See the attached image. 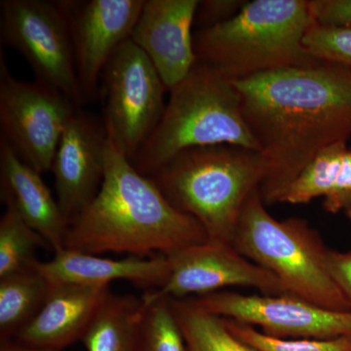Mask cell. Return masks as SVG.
<instances>
[{"label": "cell", "instance_id": "1", "mask_svg": "<svg viewBox=\"0 0 351 351\" xmlns=\"http://www.w3.org/2000/svg\"><path fill=\"white\" fill-rule=\"evenodd\" d=\"M232 82L265 163V205L322 149L351 137V69L313 60Z\"/></svg>", "mask_w": 351, "mask_h": 351}, {"label": "cell", "instance_id": "2", "mask_svg": "<svg viewBox=\"0 0 351 351\" xmlns=\"http://www.w3.org/2000/svg\"><path fill=\"white\" fill-rule=\"evenodd\" d=\"M207 240L200 223L177 209L108 138L100 191L69 225L66 249L145 258L168 256Z\"/></svg>", "mask_w": 351, "mask_h": 351}, {"label": "cell", "instance_id": "3", "mask_svg": "<svg viewBox=\"0 0 351 351\" xmlns=\"http://www.w3.org/2000/svg\"><path fill=\"white\" fill-rule=\"evenodd\" d=\"M313 22L308 0L247 1L232 19L193 34L196 58L230 82L308 63L304 38Z\"/></svg>", "mask_w": 351, "mask_h": 351}, {"label": "cell", "instance_id": "4", "mask_svg": "<svg viewBox=\"0 0 351 351\" xmlns=\"http://www.w3.org/2000/svg\"><path fill=\"white\" fill-rule=\"evenodd\" d=\"M263 175L260 152L218 145L180 152L147 177L200 223L209 241L232 244L244 203L260 189Z\"/></svg>", "mask_w": 351, "mask_h": 351}, {"label": "cell", "instance_id": "5", "mask_svg": "<svg viewBox=\"0 0 351 351\" xmlns=\"http://www.w3.org/2000/svg\"><path fill=\"white\" fill-rule=\"evenodd\" d=\"M169 93L162 119L132 161L141 174L152 175L193 147L232 145L258 152L237 87L218 71L197 62Z\"/></svg>", "mask_w": 351, "mask_h": 351}, {"label": "cell", "instance_id": "6", "mask_svg": "<svg viewBox=\"0 0 351 351\" xmlns=\"http://www.w3.org/2000/svg\"><path fill=\"white\" fill-rule=\"evenodd\" d=\"M232 245L244 257L269 270L289 294L335 311H351V304L332 278L328 248L304 219L278 221L265 207L260 189L247 198Z\"/></svg>", "mask_w": 351, "mask_h": 351}, {"label": "cell", "instance_id": "7", "mask_svg": "<svg viewBox=\"0 0 351 351\" xmlns=\"http://www.w3.org/2000/svg\"><path fill=\"white\" fill-rule=\"evenodd\" d=\"M166 92L151 60L131 38L104 69L101 119L108 138L131 162L162 119Z\"/></svg>", "mask_w": 351, "mask_h": 351}, {"label": "cell", "instance_id": "8", "mask_svg": "<svg viewBox=\"0 0 351 351\" xmlns=\"http://www.w3.org/2000/svg\"><path fill=\"white\" fill-rule=\"evenodd\" d=\"M1 38L25 58L36 80L59 90L78 108L84 98L68 17L60 1L2 0Z\"/></svg>", "mask_w": 351, "mask_h": 351}, {"label": "cell", "instance_id": "9", "mask_svg": "<svg viewBox=\"0 0 351 351\" xmlns=\"http://www.w3.org/2000/svg\"><path fill=\"white\" fill-rule=\"evenodd\" d=\"M77 108L66 95L49 85L14 77L1 57L0 138L41 174L52 169L58 145Z\"/></svg>", "mask_w": 351, "mask_h": 351}, {"label": "cell", "instance_id": "10", "mask_svg": "<svg viewBox=\"0 0 351 351\" xmlns=\"http://www.w3.org/2000/svg\"><path fill=\"white\" fill-rule=\"evenodd\" d=\"M208 313L262 328L281 339H335L351 336V311H335L293 294L242 295L219 291L193 298Z\"/></svg>", "mask_w": 351, "mask_h": 351}, {"label": "cell", "instance_id": "11", "mask_svg": "<svg viewBox=\"0 0 351 351\" xmlns=\"http://www.w3.org/2000/svg\"><path fill=\"white\" fill-rule=\"evenodd\" d=\"M167 258V281L162 287L143 295L144 306L165 298L199 297L232 286L256 288L267 295L287 293L274 274L244 257L230 243L207 240L176 251Z\"/></svg>", "mask_w": 351, "mask_h": 351}, {"label": "cell", "instance_id": "12", "mask_svg": "<svg viewBox=\"0 0 351 351\" xmlns=\"http://www.w3.org/2000/svg\"><path fill=\"white\" fill-rule=\"evenodd\" d=\"M60 2L68 17L83 98L96 100L104 69L115 51L131 38L145 0Z\"/></svg>", "mask_w": 351, "mask_h": 351}, {"label": "cell", "instance_id": "13", "mask_svg": "<svg viewBox=\"0 0 351 351\" xmlns=\"http://www.w3.org/2000/svg\"><path fill=\"white\" fill-rule=\"evenodd\" d=\"M108 143L103 119L77 108L62 135L51 169L56 199L69 225L100 191Z\"/></svg>", "mask_w": 351, "mask_h": 351}, {"label": "cell", "instance_id": "14", "mask_svg": "<svg viewBox=\"0 0 351 351\" xmlns=\"http://www.w3.org/2000/svg\"><path fill=\"white\" fill-rule=\"evenodd\" d=\"M198 0H145L131 40L151 60L172 91L197 63L193 27Z\"/></svg>", "mask_w": 351, "mask_h": 351}, {"label": "cell", "instance_id": "15", "mask_svg": "<svg viewBox=\"0 0 351 351\" xmlns=\"http://www.w3.org/2000/svg\"><path fill=\"white\" fill-rule=\"evenodd\" d=\"M0 195L39 233L54 253L66 249L69 223L53 197L41 173L24 162L5 141L0 138Z\"/></svg>", "mask_w": 351, "mask_h": 351}, {"label": "cell", "instance_id": "16", "mask_svg": "<svg viewBox=\"0 0 351 351\" xmlns=\"http://www.w3.org/2000/svg\"><path fill=\"white\" fill-rule=\"evenodd\" d=\"M110 292L108 286L51 284L43 306L14 339L34 348L61 351L82 339Z\"/></svg>", "mask_w": 351, "mask_h": 351}, {"label": "cell", "instance_id": "17", "mask_svg": "<svg viewBox=\"0 0 351 351\" xmlns=\"http://www.w3.org/2000/svg\"><path fill=\"white\" fill-rule=\"evenodd\" d=\"M36 267L50 284L108 286L112 281L125 280L154 290L162 287L170 271L167 256L113 260L71 249L55 253L47 262L39 261Z\"/></svg>", "mask_w": 351, "mask_h": 351}, {"label": "cell", "instance_id": "18", "mask_svg": "<svg viewBox=\"0 0 351 351\" xmlns=\"http://www.w3.org/2000/svg\"><path fill=\"white\" fill-rule=\"evenodd\" d=\"M348 142L325 147L298 175L279 203L306 204L322 198L329 213L351 208V149Z\"/></svg>", "mask_w": 351, "mask_h": 351}, {"label": "cell", "instance_id": "19", "mask_svg": "<svg viewBox=\"0 0 351 351\" xmlns=\"http://www.w3.org/2000/svg\"><path fill=\"white\" fill-rule=\"evenodd\" d=\"M145 314L142 298L110 292L80 341L86 351H140Z\"/></svg>", "mask_w": 351, "mask_h": 351}, {"label": "cell", "instance_id": "20", "mask_svg": "<svg viewBox=\"0 0 351 351\" xmlns=\"http://www.w3.org/2000/svg\"><path fill=\"white\" fill-rule=\"evenodd\" d=\"M50 289L36 267L0 278V343L15 339L36 317Z\"/></svg>", "mask_w": 351, "mask_h": 351}, {"label": "cell", "instance_id": "21", "mask_svg": "<svg viewBox=\"0 0 351 351\" xmlns=\"http://www.w3.org/2000/svg\"><path fill=\"white\" fill-rule=\"evenodd\" d=\"M186 351H260L235 336L225 318L196 306L191 299H171Z\"/></svg>", "mask_w": 351, "mask_h": 351}, {"label": "cell", "instance_id": "22", "mask_svg": "<svg viewBox=\"0 0 351 351\" xmlns=\"http://www.w3.org/2000/svg\"><path fill=\"white\" fill-rule=\"evenodd\" d=\"M45 240L10 208L0 219V278L36 269V251Z\"/></svg>", "mask_w": 351, "mask_h": 351}, {"label": "cell", "instance_id": "23", "mask_svg": "<svg viewBox=\"0 0 351 351\" xmlns=\"http://www.w3.org/2000/svg\"><path fill=\"white\" fill-rule=\"evenodd\" d=\"M145 308L140 351H186L168 298L156 300Z\"/></svg>", "mask_w": 351, "mask_h": 351}, {"label": "cell", "instance_id": "24", "mask_svg": "<svg viewBox=\"0 0 351 351\" xmlns=\"http://www.w3.org/2000/svg\"><path fill=\"white\" fill-rule=\"evenodd\" d=\"M230 331L260 351H351V336L335 339H281L269 336L255 327L225 318Z\"/></svg>", "mask_w": 351, "mask_h": 351}, {"label": "cell", "instance_id": "25", "mask_svg": "<svg viewBox=\"0 0 351 351\" xmlns=\"http://www.w3.org/2000/svg\"><path fill=\"white\" fill-rule=\"evenodd\" d=\"M304 47L314 60L351 69V27L313 22L304 36Z\"/></svg>", "mask_w": 351, "mask_h": 351}, {"label": "cell", "instance_id": "26", "mask_svg": "<svg viewBox=\"0 0 351 351\" xmlns=\"http://www.w3.org/2000/svg\"><path fill=\"white\" fill-rule=\"evenodd\" d=\"M247 1L243 0H203L196 10L195 25L197 29L214 27L232 19Z\"/></svg>", "mask_w": 351, "mask_h": 351}, {"label": "cell", "instance_id": "27", "mask_svg": "<svg viewBox=\"0 0 351 351\" xmlns=\"http://www.w3.org/2000/svg\"><path fill=\"white\" fill-rule=\"evenodd\" d=\"M314 22L351 27V0H309Z\"/></svg>", "mask_w": 351, "mask_h": 351}, {"label": "cell", "instance_id": "28", "mask_svg": "<svg viewBox=\"0 0 351 351\" xmlns=\"http://www.w3.org/2000/svg\"><path fill=\"white\" fill-rule=\"evenodd\" d=\"M327 265L332 278L351 304V251L328 249Z\"/></svg>", "mask_w": 351, "mask_h": 351}, {"label": "cell", "instance_id": "29", "mask_svg": "<svg viewBox=\"0 0 351 351\" xmlns=\"http://www.w3.org/2000/svg\"><path fill=\"white\" fill-rule=\"evenodd\" d=\"M0 351H56L45 350V348H34V346L24 345L15 339L2 341L0 343Z\"/></svg>", "mask_w": 351, "mask_h": 351}, {"label": "cell", "instance_id": "30", "mask_svg": "<svg viewBox=\"0 0 351 351\" xmlns=\"http://www.w3.org/2000/svg\"><path fill=\"white\" fill-rule=\"evenodd\" d=\"M346 216L348 217V218L351 219V208H350V209H348V211L346 212Z\"/></svg>", "mask_w": 351, "mask_h": 351}]
</instances>
